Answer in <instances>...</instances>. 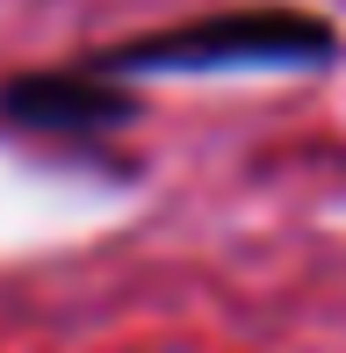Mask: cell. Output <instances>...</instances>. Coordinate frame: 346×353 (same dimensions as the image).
Returning <instances> with one entry per match:
<instances>
[{"instance_id": "obj_1", "label": "cell", "mask_w": 346, "mask_h": 353, "mask_svg": "<svg viewBox=\"0 0 346 353\" xmlns=\"http://www.w3.org/2000/svg\"><path fill=\"white\" fill-rule=\"evenodd\" d=\"M332 58H339V29L325 14L260 0V8H216L173 29L123 37L94 51V65L137 79V72H303V65H332Z\"/></svg>"}, {"instance_id": "obj_2", "label": "cell", "mask_w": 346, "mask_h": 353, "mask_svg": "<svg viewBox=\"0 0 346 353\" xmlns=\"http://www.w3.org/2000/svg\"><path fill=\"white\" fill-rule=\"evenodd\" d=\"M0 123L29 137H58V144H101L137 123V94L123 87L108 65H29L0 79Z\"/></svg>"}]
</instances>
